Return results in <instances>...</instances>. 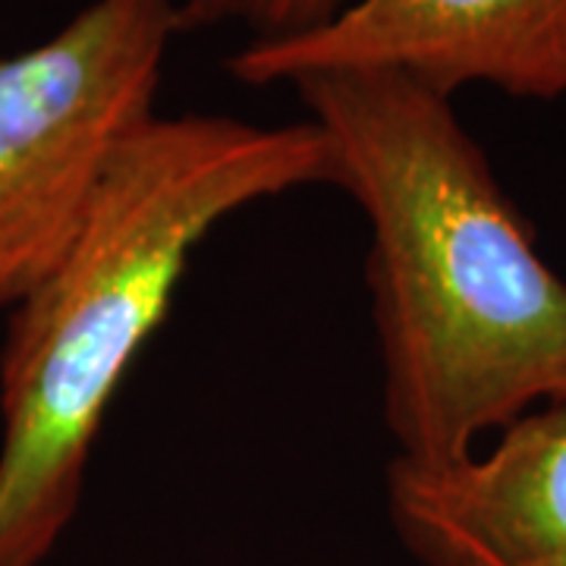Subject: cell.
<instances>
[{"instance_id":"1","label":"cell","mask_w":566,"mask_h":566,"mask_svg":"<svg viewBox=\"0 0 566 566\" xmlns=\"http://www.w3.org/2000/svg\"><path fill=\"white\" fill-rule=\"evenodd\" d=\"M371 227L368 290L397 457L453 463L566 403V281L453 104L387 70L293 82Z\"/></svg>"},{"instance_id":"2","label":"cell","mask_w":566,"mask_h":566,"mask_svg":"<svg viewBox=\"0 0 566 566\" xmlns=\"http://www.w3.org/2000/svg\"><path fill=\"white\" fill-rule=\"evenodd\" d=\"M331 180V148L312 120L155 111L123 136L76 240L10 312L0 566H39L73 523L104 416L205 237L249 205Z\"/></svg>"},{"instance_id":"3","label":"cell","mask_w":566,"mask_h":566,"mask_svg":"<svg viewBox=\"0 0 566 566\" xmlns=\"http://www.w3.org/2000/svg\"><path fill=\"white\" fill-rule=\"evenodd\" d=\"M177 0H92L0 57V315L76 240L120 139L155 114Z\"/></svg>"},{"instance_id":"4","label":"cell","mask_w":566,"mask_h":566,"mask_svg":"<svg viewBox=\"0 0 566 566\" xmlns=\"http://www.w3.org/2000/svg\"><path fill=\"white\" fill-rule=\"evenodd\" d=\"M227 70L243 85L387 70L444 98L465 85H491L513 98L560 102L566 0H349L315 32L245 41Z\"/></svg>"},{"instance_id":"5","label":"cell","mask_w":566,"mask_h":566,"mask_svg":"<svg viewBox=\"0 0 566 566\" xmlns=\"http://www.w3.org/2000/svg\"><path fill=\"white\" fill-rule=\"evenodd\" d=\"M387 513L422 566H566V403L453 463H387Z\"/></svg>"},{"instance_id":"6","label":"cell","mask_w":566,"mask_h":566,"mask_svg":"<svg viewBox=\"0 0 566 566\" xmlns=\"http://www.w3.org/2000/svg\"><path fill=\"white\" fill-rule=\"evenodd\" d=\"M349 0H177L182 32L243 25L249 41H283L315 32L334 20Z\"/></svg>"}]
</instances>
